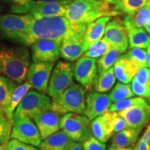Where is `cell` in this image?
Here are the masks:
<instances>
[{
	"instance_id": "obj_1",
	"label": "cell",
	"mask_w": 150,
	"mask_h": 150,
	"mask_svg": "<svg viewBox=\"0 0 150 150\" xmlns=\"http://www.w3.org/2000/svg\"><path fill=\"white\" fill-rule=\"evenodd\" d=\"M88 24L71 21L63 16L45 17L34 19L29 31L18 40L19 43L29 46L38 39L61 40L83 38Z\"/></svg>"
},
{
	"instance_id": "obj_2",
	"label": "cell",
	"mask_w": 150,
	"mask_h": 150,
	"mask_svg": "<svg viewBox=\"0 0 150 150\" xmlns=\"http://www.w3.org/2000/svg\"><path fill=\"white\" fill-rule=\"evenodd\" d=\"M30 65L31 56L25 47L0 45V72L6 77L18 84L22 83Z\"/></svg>"
},
{
	"instance_id": "obj_3",
	"label": "cell",
	"mask_w": 150,
	"mask_h": 150,
	"mask_svg": "<svg viewBox=\"0 0 150 150\" xmlns=\"http://www.w3.org/2000/svg\"><path fill=\"white\" fill-rule=\"evenodd\" d=\"M120 13L102 0H73L65 17L71 21L88 24L102 17L117 16Z\"/></svg>"
},
{
	"instance_id": "obj_4",
	"label": "cell",
	"mask_w": 150,
	"mask_h": 150,
	"mask_svg": "<svg viewBox=\"0 0 150 150\" xmlns=\"http://www.w3.org/2000/svg\"><path fill=\"white\" fill-rule=\"evenodd\" d=\"M85 109V91L81 86L76 83L52 99V110L61 115L71 112L82 115Z\"/></svg>"
},
{
	"instance_id": "obj_5",
	"label": "cell",
	"mask_w": 150,
	"mask_h": 150,
	"mask_svg": "<svg viewBox=\"0 0 150 150\" xmlns=\"http://www.w3.org/2000/svg\"><path fill=\"white\" fill-rule=\"evenodd\" d=\"M34 20L31 14H4L0 16V36L18 42L29 31Z\"/></svg>"
},
{
	"instance_id": "obj_6",
	"label": "cell",
	"mask_w": 150,
	"mask_h": 150,
	"mask_svg": "<svg viewBox=\"0 0 150 150\" xmlns=\"http://www.w3.org/2000/svg\"><path fill=\"white\" fill-rule=\"evenodd\" d=\"M52 110V100L50 97L35 91H29L23 97L14 112L13 120L20 117H33L43 112Z\"/></svg>"
},
{
	"instance_id": "obj_7",
	"label": "cell",
	"mask_w": 150,
	"mask_h": 150,
	"mask_svg": "<svg viewBox=\"0 0 150 150\" xmlns=\"http://www.w3.org/2000/svg\"><path fill=\"white\" fill-rule=\"evenodd\" d=\"M91 123L86 115L71 112L61 117V129L74 142H83L92 136Z\"/></svg>"
},
{
	"instance_id": "obj_8",
	"label": "cell",
	"mask_w": 150,
	"mask_h": 150,
	"mask_svg": "<svg viewBox=\"0 0 150 150\" xmlns=\"http://www.w3.org/2000/svg\"><path fill=\"white\" fill-rule=\"evenodd\" d=\"M74 65L65 61H59L52 70L47 93L50 97L58 96L74 84Z\"/></svg>"
},
{
	"instance_id": "obj_9",
	"label": "cell",
	"mask_w": 150,
	"mask_h": 150,
	"mask_svg": "<svg viewBox=\"0 0 150 150\" xmlns=\"http://www.w3.org/2000/svg\"><path fill=\"white\" fill-rule=\"evenodd\" d=\"M11 138L37 147L40 146L42 141L35 124L33 122V120L27 117H20L13 120Z\"/></svg>"
},
{
	"instance_id": "obj_10",
	"label": "cell",
	"mask_w": 150,
	"mask_h": 150,
	"mask_svg": "<svg viewBox=\"0 0 150 150\" xmlns=\"http://www.w3.org/2000/svg\"><path fill=\"white\" fill-rule=\"evenodd\" d=\"M54 66L55 62H33L27 71V81L40 93H47L50 79Z\"/></svg>"
},
{
	"instance_id": "obj_11",
	"label": "cell",
	"mask_w": 150,
	"mask_h": 150,
	"mask_svg": "<svg viewBox=\"0 0 150 150\" xmlns=\"http://www.w3.org/2000/svg\"><path fill=\"white\" fill-rule=\"evenodd\" d=\"M61 40L38 39L31 44V59L38 62H56L60 57Z\"/></svg>"
},
{
	"instance_id": "obj_12",
	"label": "cell",
	"mask_w": 150,
	"mask_h": 150,
	"mask_svg": "<svg viewBox=\"0 0 150 150\" xmlns=\"http://www.w3.org/2000/svg\"><path fill=\"white\" fill-rule=\"evenodd\" d=\"M97 74L96 59L84 55L78 59L74 66L75 79L88 91H91L94 86Z\"/></svg>"
},
{
	"instance_id": "obj_13",
	"label": "cell",
	"mask_w": 150,
	"mask_h": 150,
	"mask_svg": "<svg viewBox=\"0 0 150 150\" xmlns=\"http://www.w3.org/2000/svg\"><path fill=\"white\" fill-rule=\"evenodd\" d=\"M103 38L112 47L118 49L121 53H125L129 47V38L127 31L122 20L115 18L106 24Z\"/></svg>"
},
{
	"instance_id": "obj_14",
	"label": "cell",
	"mask_w": 150,
	"mask_h": 150,
	"mask_svg": "<svg viewBox=\"0 0 150 150\" xmlns=\"http://www.w3.org/2000/svg\"><path fill=\"white\" fill-rule=\"evenodd\" d=\"M111 100L108 94L98 92L90 93L86 96V109L83 113L92 121L98 116L108 112Z\"/></svg>"
},
{
	"instance_id": "obj_15",
	"label": "cell",
	"mask_w": 150,
	"mask_h": 150,
	"mask_svg": "<svg viewBox=\"0 0 150 150\" xmlns=\"http://www.w3.org/2000/svg\"><path fill=\"white\" fill-rule=\"evenodd\" d=\"M32 120L40 132L42 140L61 129V114L52 110L38 114Z\"/></svg>"
},
{
	"instance_id": "obj_16",
	"label": "cell",
	"mask_w": 150,
	"mask_h": 150,
	"mask_svg": "<svg viewBox=\"0 0 150 150\" xmlns=\"http://www.w3.org/2000/svg\"><path fill=\"white\" fill-rule=\"evenodd\" d=\"M118 113L126 120L129 128L142 129L150 121V105L134 106Z\"/></svg>"
},
{
	"instance_id": "obj_17",
	"label": "cell",
	"mask_w": 150,
	"mask_h": 150,
	"mask_svg": "<svg viewBox=\"0 0 150 150\" xmlns=\"http://www.w3.org/2000/svg\"><path fill=\"white\" fill-rule=\"evenodd\" d=\"M71 1H72L71 0H68L66 2L63 3L35 1V6L30 14L34 19L45 18V17H65V13Z\"/></svg>"
},
{
	"instance_id": "obj_18",
	"label": "cell",
	"mask_w": 150,
	"mask_h": 150,
	"mask_svg": "<svg viewBox=\"0 0 150 150\" xmlns=\"http://www.w3.org/2000/svg\"><path fill=\"white\" fill-rule=\"evenodd\" d=\"M92 135L100 142H106L114 134L111 112H105L92 120Z\"/></svg>"
},
{
	"instance_id": "obj_19",
	"label": "cell",
	"mask_w": 150,
	"mask_h": 150,
	"mask_svg": "<svg viewBox=\"0 0 150 150\" xmlns=\"http://www.w3.org/2000/svg\"><path fill=\"white\" fill-rule=\"evenodd\" d=\"M139 69L126 54L118 58L113 65L114 74L117 79L123 83H129L134 79Z\"/></svg>"
},
{
	"instance_id": "obj_20",
	"label": "cell",
	"mask_w": 150,
	"mask_h": 150,
	"mask_svg": "<svg viewBox=\"0 0 150 150\" xmlns=\"http://www.w3.org/2000/svg\"><path fill=\"white\" fill-rule=\"evenodd\" d=\"M110 17H102L88 24L87 29L83 38V48L84 52L89 47L104 37L106 24L110 21Z\"/></svg>"
},
{
	"instance_id": "obj_21",
	"label": "cell",
	"mask_w": 150,
	"mask_h": 150,
	"mask_svg": "<svg viewBox=\"0 0 150 150\" xmlns=\"http://www.w3.org/2000/svg\"><path fill=\"white\" fill-rule=\"evenodd\" d=\"M83 53V38H73L61 41L60 56L62 59L73 62L77 61Z\"/></svg>"
},
{
	"instance_id": "obj_22",
	"label": "cell",
	"mask_w": 150,
	"mask_h": 150,
	"mask_svg": "<svg viewBox=\"0 0 150 150\" xmlns=\"http://www.w3.org/2000/svg\"><path fill=\"white\" fill-rule=\"evenodd\" d=\"M74 141L63 131H59L42 140L40 150H70Z\"/></svg>"
},
{
	"instance_id": "obj_23",
	"label": "cell",
	"mask_w": 150,
	"mask_h": 150,
	"mask_svg": "<svg viewBox=\"0 0 150 150\" xmlns=\"http://www.w3.org/2000/svg\"><path fill=\"white\" fill-rule=\"evenodd\" d=\"M31 88H32V86L31 84L27 81H26L22 83L19 84L13 93L8 106L4 110L7 117L13 122L14 112L16 111V108L18 107L22 99H23V97L25 96L26 94L30 91Z\"/></svg>"
},
{
	"instance_id": "obj_24",
	"label": "cell",
	"mask_w": 150,
	"mask_h": 150,
	"mask_svg": "<svg viewBox=\"0 0 150 150\" xmlns=\"http://www.w3.org/2000/svg\"><path fill=\"white\" fill-rule=\"evenodd\" d=\"M122 22L126 29L131 27H145L150 23V8L145 4L134 13L126 15Z\"/></svg>"
},
{
	"instance_id": "obj_25",
	"label": "cell",
	"mask_w": 150,
	"mask_h": 150,
	"mask_svg": "<svg viewBox=\"0 0 150 150\" xmlns=\"http://www.w3.org/2000/svg\"><path fill=\"white\" fill-rule=\"evenodd\" d=\"M141 129L128 128L116 133L112 140V145L118 147H129L138 139Z\"/></svg>"
},
{
	"instance_id": "obj_26",
	"label": "cell",
	"mask_w": 150,
	"mask_h": 150,
	"mask_svg": "<svg viewBox=\"0 0 150 150\" xmlns=\"http://www.w3.org/2000/svg\"><path fill=\"white\" fill-rule=\"evenodd\" d=\"M127 31L129 48L147 49L150 44V36L143 27H131Z\"/></svg>"
},
{
	"instance_id": "obj_27",
	"label": "cell",
	"mask_w": 150,
	"mask_h": 150,
	"mask_svg": "<svg viewBox=\"0 0 150 150\" xmlns=\"http://www.w3.org/2000/svg\"><path fill=\"white\" fill-rule=\"evenodd\" d=\"M116 77L114 74L113 67L104 72L98 73L95 79L94 87L98 93H106L112 88L115 83Z\"/></svg>"
},
{
	"instance_id": "obj_28",
	"label": "cell",
	"mask_w": 150,
	"mask_h": 150,
	"mask_svg": "<svg viewBox=\"0 0 150 150\" xmlns=\"http://www.w3.org/2000/svg\"><path fill=\"white\" fill-rule=\"evenodd\" d=\"M16 81L0 74V109L4 110L8 106L15 89L18 86Z\"/></svg>"
},
{
	"instance_id": "obj_29",
	"label": "cell",
	"mask_w": 150,
	"mask_h": 150,
	"mask_svg": "<svg viewBox=\"0 0 150 150\" xmlns=\"http://www.w3.org/2000/svg\"><path fill=\"white\" fill-rule=\"evenodd\" d=\"M147 0H119L114 6V10L120 14H133L146 4Z\"/></svg>"
},
{
	"instance_id": "obj_30",
	"label": "cell",
	"mask_w": 150,
	"mask_h": 150,
	"mask_svg": "<svg viewBox=\"0 0 150 150\" xmlns=\"http://www.w3.org/2000/svg\"><path fill=\"white\" fill-rule=\"evenodd\" d=\"M121 52L115 47H112L104 55L101 56L97 61V66L98 73L109 70L114 64L118 58L120 56Z\"/></svg>"
},
{
	"instance_id": "obj_31",
	"label": "cell",
	"mask_w": 150,
	"mask_h": 150,
	"mask_svg": "<svg viewBox=\"0 0 150 150\" xmlns=\"http://www.w3.org/2000/svg\"><path fill=\"white\" fill-rule=\"evenodd\" d=\"M134 96V93L131 90V84L123 83L121 82H118L109 94L110 100L113 103Z\"/></svg>"
},
{
	"instance_id": "obj_32",
	"label": "cell",
	"mask_w": 150,
	"mask_h": 150,
	"mask_svg": "<svg viewBox=\"0 0 150 150\" xmlns=\"http://www.w3.org/2000/svg\"><path fill=\"white\" fill-rule=\"evenodd\" d=\"M149 104L142 97H131L118 101L110 104L108 112H120L134 106H145Z\"/></svg>"
},
{
	"instance_id": "obj_33",
	"label": "cell",
	"mask_w": 150,
	"mask_h": 150,
	"mask_svg": "<svg viewBox=\"0 0 150 150\" xmlns=\"http://www.w3.org/2000/svg\"><path fill=\"white\" fill-rule=\"evenodd\" d=\"M112 48L110 43L102 38L101 40L93 43L88 50L85 52L84 55L93 59H97L106 54Z\"/></svg>"
},
{
	"instance_id": "obj_34",
	"label": "cell",
	"mask_w": 150,
	"mask_h": 150,
	"mask_svg": "<svg viewBox=\"0 0 150 150\" xmlns=\"http://www.w3.org/2000/svg\"><path fill=\"white\" fill-rule=\"evenodd\" d=\"M125 54L137 65L139 70L144 67H148L147 52L146 49L131 48V50Z\"/></svg>"
},
{
	"instance_id": "obj_35",
	"label": "cell",
	"mask_w": 150,
	"mask_h": 150,
	"mask_svg": "<svg viewBox=\"0 0 150 150\" xmlns=\"http://www.w3.org/2000/svg\"><path fill=\"white\" fill-rule=\"evenodd\" d=\"M13 125L4 111L0 109V144H7L10 140Z\"/></svg>"
},
{
	"instance_id": "obj_36",
	"label": "cell",
	"mask_w": 150,
	"mask_h": 150,
	"mask_svg": "<svg viewBox=\"0 0 150 150\" xmlns=\"http://www.w3.org/2000/svg\"><path fill=\"white\" fill-rule=\"evenodd\" d=\"M131 87L135 95L145 98L147 100L150 98V88L142 85L134 78L131 81Z\"/></svg>"
},
{
	"instance_id": "obj_37",
	"label": "cell",
	"mask_w": 150,
	"mask_h": 150,
	"mask_svg": "<svg viewBox=\"0 0 150 150\" xmlns=\"http://www.w3.org/2000/svg\"><path fill=\"white\" fill-rule=\"evenodd\" d=\"M111 115L112 129H113L114 134L129 128L126 120L118 113V112H111Z\"/></svg>"
},
{
	"instance_id": "obj_38",
	"label": "cell",
	"mask_w": 150,
	"mask_h": 150,
	"mask_svg": "<svg viewBox=\"0 0 150 150\" xmlns=\"http://www.w3.org/2000/svg\"><path fill=\"white\" fill-rule=\"evenodd\" d=\"M7 150H38L37 147L11 138L7 143Z\"/></svg>"
},
{
	"instance_id": "obj_39",
	"label": "cell",
	"mask_w": 150,
	"mask_h": 150,
	"mask_svg": "<svg viewBox=\"0 0 150 150\" xmlns=\"http://www.w3.org/2000/svg\"><path fill=\"white\" fill-rule=\"evenodd\" d=\"M35 1L31 0L29 2L22 5H12L11 7V12L15 14H30L33 6H35Z\"/></svg>"
},
{
	"instance_id": "obj_40",
	"label": "cell",
	"mask_w": 150,
	"mask_h": 150,
	"mask_svg": "<svg viewBox=\"0 0 150 150\" xmlns=\"http://www.w3.org/2000/svg\"><path fill=\"white\" fill-rule=\"evenodd\" d=\"M83 150H106V145L94 136H91L88 140L83 142Z\"/></svg>"
},
{
	"instance_id": "obj_41",
	"label": "cell",
	"mask_w": 150,
	"mask_h": 150,
	"mask_svg": "<svg viewBox=\"0 0 150 150\" xmlns=\"http://www.w3.org/2000/svg\"><path fill=\"white\" fill-rule=\"evenodd\" d=\"M134 79L142 85L150 88V69L144 67L138 70Z\"/></svg>"
},
{
	"instance_id": "obj_42",
	"label": "cell",
	"mask_w": 150,
	"mask_h": 150,
	"mask_svg": "<svg viewBox=\"0 0 150 150\" xmlns=\"http://www.w3.org/2000/svg\"><path fill=\"white\" fill-rule=\"evenodd\" d=\"M136 148V150H150V144L141 137Z\"/></svg>"
},
{
	"instance_id": "obj_43",
	"label": "cell",
	"mask_w": 150,
	"mask_h": 150,
	"mask_svg": "<svg viewBox=\"0 0 150 150\" xmlns=\"http://www.w3.org/2000/svg\"><path fill=\"white\" fill-rule=\"evenodd\" d=\"M4 1L12 4V5H22L28 3L31 0H4Z\"/></svg>"
},
{
	"instance_id": "obj_44",
	"label": "cell",
	"mask_w": 150,
	"mask_h": 150,
	"mask_svg": "<svg viewBox=\"0 0 150 150\" xmlns=\"http://www.w3.org/2000/svg\"><path fill=\"white\" fill-rule=\"evenodd\" d=\"M142 138H143V139L147 140V141L150 144V122L149 123V125H148L147 129H146L145 133H144Z\"/></svg>"
},
{
	"instance_id": "obj_45",
	"label": "cell",
	"mask_w": 150,
	"mask_h": 150,
	"mask_svg": "<svg viewBox=\"0 0 150 150\" xmlns=\"http://www.w3.org/2000/svg\"><path fill=\"white\" fill-rule=\"evenodd\" d=\"M70 150H83V146L81 144V142H74Z\"/></svg>"
},
{
	"instance_id": "obj_46",
	"label": "cell",
	"mask_w": 150,
	"mask_h": 150,
	"mask_svg": "<svg viewBox=\"0 0 150 150\" xmlns=\"http://www.w3.org/2000/svg\"><path fill=\"white\" fill-rule=\"evenodd\" d=\"M135 147H115V146L112 145L108 148V150H134Z\"/></svg>"
},
{
	"instance_id": "obj_47",
	"label": "cell",
	"mask_w": 150,
	"mask_h": 150,
	"mask_svg": "<svg viewBox=\"0 0 150 150\" xmlns=\"http://www.w3.org/2000/svg\"><path fill=\"white\" fill-rule=\"evenodd\" d=\"M147 63H148V67L150 69V44L148 46L147 50Z\"/></svg>"
},
{
	"instance_id": "obj_48",
	"label": "cell",
	"mask_w": 150,
	"mask_h": 150,
	"mask_svg": "<svg viewBox=\"0 0 150 150\" xmlns=\"http://www.w3.org/2000/svg\"><path fill=\"white\" fill-rule=\"evenodd\" d=\"M102 1H106V2L109 3L110 4H113V5H115V4L117 3L118 1H119V0H102Z\"/></svg>"
},
{
	"instance_id": "obj_49",
	"label": "cell",
	"mask_w": 150,
	"mask_h": 150,
	"mask_svg": "<svg viewBox=\"0 0 150 150\" xmlns=\"http://www.w3.org/2000/svg\"><path fill=\"white\" fill-rule=\"evenodd\" d=\"M0 150H7V144H0Z\"/></svg>"
},
{
	"instance_id": "obj_50",
	"label": "cell",
	"mask_w": 150,
	"mask_h": 150,
	"mask_svg": "<svg viewBox=\"0 0 150 150\" xmlns=\"http://www.w3.org/2000/svg\"><path fill=\"white\" fill-rule=\"evenodd\" d=\"M145 29L146 30V31L149 33V35H150V23L148 24L147 26H145Z\"/></svg>"
},
{
	"instance_id": "obj_51",
	"label": "cell",
	"mask_w": 150,
	"mask_h": 150,
	"mask_svg": "<svg viewBox=\"0 0 150 150\" xmlns=\"http://www.w3.org/2000/svg\"><path fill=\"white\" fill-rule=\"evenodd\" d=\"M146 5H147V6H149L150 8V0H147V3H146Z\"/></svg>"
},
{
	"instance_id": "obj_52",
	"label": "cell",
	"mask_w": 150,
	"mask_h": 150,
	"mask_svg": "<svg viewBox=\"0 0 150 150\" xmlns=\"http://www.w3.org/2000/svg\"><path fill=\"white\" fill-rule=\"evenodd\" d=\"M148 101H149V104H150V98L148 99Z\"/></svg>"
},
{
	"instance_id": "obj_53",
	"label": "cell",
	"mask_w": 150,
	"mask_h": 150,
	"mask_svg": "<svg viewBox=\"0 0 150 150\" xmlns=\"http://www.w3.org/2000/svg\"><path fill=\"white\" fill-rule=\"evenodd\" d=\"M134 150H136V147H135V149H134Z\"/></svg>"
}]
</instances>
